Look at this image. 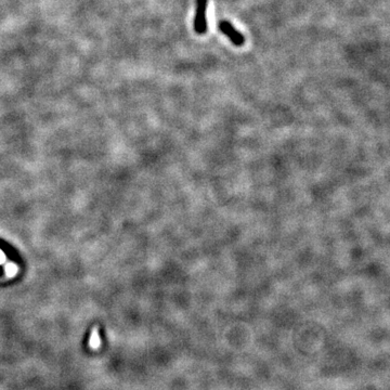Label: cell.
<instances>
[{
    "label": "cell",
    "mask_w": 390,
    "mask_h": 390,
    "mask_svg": "<svg viewBox=\"0 0 390 390\" xmlns=\"http://www.w3.org/2000/svg\"><path fill=\"white\" fill-rule=\"evenodd\" d=\"M208 0H196V11L194 18V31L198 35H204L207 33L208 24L206 18Z\"/></svg>",
    "instance_id": "cell-1"
},
{
    "label": "cell",
    "mask_w": 390,
    "mask_h": 390,
    "mask_svg": "<svg viewBox=\"0 0 390 390\" xmlns=\"http://www.w3.org/2000/svg\"><path fill=\"white\" fill-rule=\"evenodd\" d=\"M219 30L225 34L231 42L236 47H241L245 44V37L233 26L230 22L221 21L219 23Z\"/></svg>",
    "instance_id": "cell-2"
},
{
    "label": "cell",
    "mask_w": 390,
    "mask_h": 390,
    "mask_svg": "<svg viewBox=\"0 0 390 390\" xmlns=\"http://www.w3.org/2000/svg\"><path fill=\"white\" fill-rule=\"evenodd\" d=\"M6 272H7L8 275H10V277H12V275H14L18 272V267L14 264H9V265H7V267H6Z\"/></svg>",
    "instance_id": "cell-3"
},
{
    "label": "cell",
    "mask_w": 390,
    "mask_h": 390,
    "mask_svg": "<svg viewBox=\"0 0 390 390\" xmlns=\"http://www.w3.org/2000/svg\"><path fill=\"white\" fill-rule=\"evenodd\" d=\"M3 259H4V256H3V254L1 253V250H0V263H2Z\"/></svg>",
    "instance_id": "cell-4"
}]
</instances>
